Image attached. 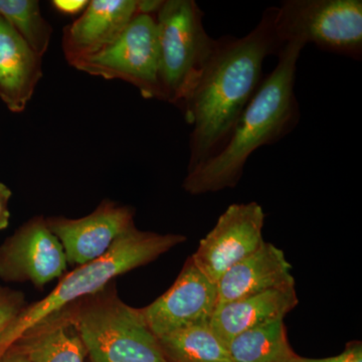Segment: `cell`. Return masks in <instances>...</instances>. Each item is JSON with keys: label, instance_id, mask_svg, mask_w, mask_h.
<instances>
[{"label": "cell", "instance_id": "cell-1", "mask_svg": "<svg viewBox=\"0 0 362 362\" xmlns=\"http://www.w3.org/2000/svg\"><path fill=\"white\" fill-rule=\"evenodd\" d=\"M276 6L243 37L225 35L180 111L192 127L187 173L223 149L263 80L264 62L283 45L276 37Z\"/></svg>", "mask_w": 362, "mask_h": 362}, {"label": "cell", "instance_id": "cell-2", "mask_svg": "<svg viewBox=\"0 0 362 362\" xmlns=\"http://www.w3.org/2000/svg\"><path fill=\"white\" fill-rule=\"evenodd\" d=\"M304 47L298 42L283 45L277 54V65L262 80L223 149L187 173L182 187L187 194L235 188L247 159L257 149L280 141L297 127L301 112L295 83L298 59Z\"/></svg>", "mask_w": 362, "mask_h": 362}, {"label": "cell", "instance_id": "cell-3", "mask_svg": "<svg viewBox=\"0 0 362 362\" xmlns=\"http://www.w3.org/2000/svg\"><path fill=\"white\" fill-rule=\"evenodd\" d=\"M185 240V235L145 232L132 226L101 258L65 274L47 296L25 305L0 337V356L35 326L101 291L118 276L156 261Z\"/></svg>", "mask_w": 362, "mask_h": 362}, {"label": "cell", "instance_id": "cell-4", "mask_svg": "<svg viewBox=\"0 0 362 362\" xmlns=\"http://www.w3.org/2000/svg\"><path fill=\"white\" fill-rule=\"evenodd\" d=\"M66 309L90 362H168L139 309L110 285Z\"/></svg>", "mask_w": 362, "mask_h": 362}, {"label": "cell", "instance_id": "cell-5", "mask_svg": "<svg viewBox=\"0 0 362 362\" xmlns=\"http://www.w3.org/2000/svg\"><path fill=\"white\" fill-rule=\"evenodd\" d=\"M194 0H163L156 14L162 101L182 108L216 49Z\"/></svg>", "mask_w": 362, "mask_h": 362}, {"label": "cell", "instance_id": "cell-6", "mask_svg": "<svg viewBox=\"0 0 362 362\" xmlns=\"http://www.w3.org/2000/svg\"><path fill=\"white\" fill-rule=\"evenodd\" d=\"M274 28L282 45L312 44L361 61V0H286L276 6Z\"/></svg>", "mask_w": 362, "mask_h": 362}, {"label": "cell", "instance_id": "cell-7", "mask_svg": "<svg viewBox=\"0 0 362 362\" xmlns=\"http://www.w3.org/2000/svg\"><path fill=\"white\" fill-rule=\"evenodd\" d=\"M71 66L90 76L129 83L145 99L162 101L156 14H138L112 44Z\"/></svg>", "mask_w": 362, "mask_h": 362}, {"label": "cell", "instance_id": "cell-8", "mask_svg": "<svg viewBox=\"0 0 362 362\" xmlns=\"http://www.w3.org/2000/svg\"><path fill=\"white\" fill-rule=\"evenodd\" d=\"M264 223L265 213L257 202L230 204L190 258L206 277L218 283L228 269L265 243Z\"/></svg>", "mask_w": 362, "mask_h": 362}, {"label": "cell", "instance_id": "cell-9", "mask_svg": "<svg viewBox=\"0 0 362 362\" xmlns=\"http://www.w3.org/2000/svg\"><path fill=\"white\" fill-rule=\"evenodd\" d=\"M66 268L63 247L44 216L25 221L0 246V279L4 282L44 287L63 277Z\"/></svg>", "mask_w": 362, "mask_h": 362}, {"label": "cell", "instance_id": "cell-10", "mask_svg": "<svg viewBox=\"0 0 362 362\" xmlns=\"http://www.w3.org/2000/svg\"><path fill=\"white\" fill-rule=\"evenodd\" d=\"M218 305V286L188 258L175 283L140 313L157 338L211 322Z\"/></svg>", "mask_w": 362, "mask_h": 362}, {"label": "cell", "instance_id": "cell-11", "mask_svg": "<svg viewBox=\"0 0 362 362\" xmlns=\"http://www.w3.org/2000/svg\"><path fill=\"white\" fill-rule=\"evenodd\" d=\"M47 226L65 252L68 264L83 266L104 256L134 223V209L104 199L80 218L49 216Z\"/></svg>", "mask_w": 362, "mask_h": 362}, {"label": "cell", "instance_id": "cell-12", "mask_svg": "<svg viewBox=\"0 0 362 362\" xmlns=\"http://www.w3.org/2000/svg\"><path fill=\"white\" fill-rule=\"evenodd\" d=\"M141 13V0H90L64 28L63 51L70 65L112 44Z\"/></svg>", "mask_w": 362, "mask_h": 362}, {"label": "cell", "instance_id": "cell-13", "mask_svg": "<svg viewBox=\"0 0 362 362\" xmlns=\"http://www.w3.org/2000/svg\"><path fill=\"white\" fill-rule=\"evenodd\" d=\"M291 270L284 252L271 243H264L256 252L228 269L218 281L216 310L244 298L295 285Z\"/></svg>", "mask_w": 362, "mask_h": 362}, {"label": "cell", "instance_id": "cell-14", "mask_svg": "<svg viewBox=\"0 0 362 362\" xmlns=\"http://www.w3.org/2000/svg\"><path fill=\"white\" fill-rule=\"evenodd\" d=\"M42 75V57L0 18V100L9 111L25 110Z\"/></svg>", "mask_w": 362, "mask_h": 362}, {"label": "cell", "instance_id": "cell-15", "mask_svg": "<svg viewBox=\"0 0 362 362\" xmlns=\"http://www.w3.org/2000/svg\"><path fill=\"white\" fill-rule=\"evenodd\" d=\"M298 302L295 285L276 288L221 307L214 312L209 324L228 345L244 331L284 320Z\"/></svg>", "mask_w": 362, "mask_h": 362}, {"label": "cell", "instance_id": "cell-16", "mask_svg": "<svg viewBox=\"0 0 362 362\" xmlns=\"http://www.w3.org/2000/svg\"><path fill=\"white\" fill-rule=\"evenodd\" d=\"M13 345L32 362H86L87 357L68 309L28 331Z\"/></svg>", "mask_w": 362, "mask_h": 362}, {"label": "cell", "instance_id": "cell-17", "mask_svg": "<svg viewBox=\"0 0 362 362\" xmlns=\"http://www.w3.org/2000/svg\"><path fill=\"white\" fill-rule=\"evenodd\" d=\"M158 342L168 362H233L228 345L209 323L171 333Z\"/></svg>", "mask_w": 362, "mask_h": 362}, {"label": "cell", "instance_id": "cell-18", "mask_svg": "<svg viewBox=\"0 0 362 362\" xmlns=\"http://www.w3.org/2000/svg\"><path fill=\"white\" fill-rule=\"evenodd\" d=\"M228 349L233 362H289L296 356L284 320L244 331L228 342Z\"/></svg>", "mask_w": 362, "mask_h": 362}, {"label": "cell", "instance_id": "cell-19", "mask_svg": "<svg viewBox=\"0 0 362 362\" xmlns=\"http://www.w3.org/2000/svg\"><path fill=\"white\" fill-rule=\"evenodd\" d=\"M0 18L23 35L40 57L51 45L52 28L40 11L37 0H0Z\"/></svg>", "mask_w": 362, "mask_h": 362}, {"label": "cell", "instance_id": "cell-20", "mask_svg": "<svg viewBox=\"0 0 362 362\" xmlns=\"http://www.w3.org/2000/svg\"><path fill=\"white\" fill-rule=\"evenodd\" d=\"M23 292L0 287V337L25 307Z\"/></svg>", "mask_w": 362, "mask_h": 362}, {"label": "cell", "instance_id": "cell-21", "mask_svg": "<svg viewBox=\"0 0 362 362\" xmlns=\"http://www.w3.org/2000/svg\"><path fill=\"white\" fill-rule=\"evenodd\" d=\"M289 362H362V343L351 341L338 356L325 357V358H306L295 356Z\"/></svg>", "mask_w": 362, "mask_h": 362}, {"label": "cell", "instance_id": "cell-22", "mask_svg": "<svg viewBox=\"0 0 362 362\" xmlns=\"http://www.w3.org/2000/svg\"><path fill=\"white\" fill-rule=\"evenodd\" d=\"M52 7L64 16H81L85 11L89 0H52Z\"/></svg>", "mask_w": 362, "mask_h": 362}, {"label": "cell", "instance_id": "cell-23", "mask_svg": "<svg viewBox=\"0 0 362 362\" xmlns=\"http://www.w3.org/2000/svg\"><path fill=\"white\" fill-rule=\"evenodd\" d=\"M13 192L4 183L0 182V230H6L9 225L11 211L9 202Z\"/></svg>", "mask_w": 362, "mask_h": 362}, {"label": "cell", "instance_id": "cell-24", "mask_svg": "<svg viewBox=\"0 0 362 362\" xmlns=\"http://www.w3.org/2000/svg\"><path fill=\"white\" fill-rule=\"evenodd\" d=\"M0 362H32L28 358V356H26L25 352L23 351L20 349V347L16 346V345H13V346L9 347L8 349L0 356Z\"/></svg>", "mask_w": 362, "mask_h": 362}]
</instances>
